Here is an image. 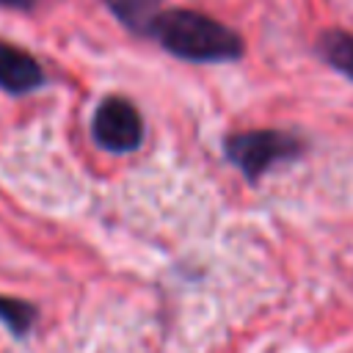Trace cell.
Here are the masks:
<instances>
[{
  "label": "cell",
  "instance_id": "6da1fadb",
  "mask_svg": "<svg viewBox=\"0 0 353 353\" xmlns=\"http://www.w3.org/2000/svg\"><path fill=\"white\" fill-rule=\"evenodd\" d=\"M152 36L176 58L212 63V61H234L243 55V41L226 25L188 8L160 11L152 25Z\"/></svg>",
  "mask_w": 353,
  "mask_h": 353
},
{
  "label": "cell",
  "instance_id": "7a4b0ae2",
  "mask_svg": "<svg viewBox=\"0 0 353 353\" xmlns=\"http://www.w3.org/2000/svg\"><path fill=\"white\" fill-rule=\"evenodd\" d=\"M226 160L243 171L248 182H256L270 165L295 160L303 154V141L281 130H245L223 141Z\"/></svg>",
  "mask_w": 353,
  "mask_h": 353
},
{
  "label": "cell",
  "instance_id": "3957f363",
  "mask_svg": "<svg viewBox=\"0 0 353 353\" xmlns=\"http://www.w3.org/2000/svg\"><path fill=\"white\" fill-rule=\"evenodd\" d=\"M94 141L113 154L135 152L143 141V119L138 108L124 97H108L99 102L91 121Z\"/></svg>",
  "mask_w": 353,
  "mask_h": 353
},
{
  "label": "cell",
  "instance_id": "277c9868",
  "mask_svg": "<svg viewBox=\"0 0 353 353\" xmlns=\"http://www.w3.org/2000/svg\"><path fill=\"white\" fill-rule=\"evenodd\" d=\"M44 83L39 61L17 44L0 41V88L8 94H28Z\"/></svg>",
  "mask_w": 353,
  "mask_h": 353
},
{
  "label": "cell",
  "instance_id": "5b68a950",
  "mask_svg": "<svg viewBox=\"0 0 353 353\" xmlns=\"http://www.w3.org/2000/svg\"><path fill=\"white\" fill-rule=\"evenodd\" d=\"M105 3L116 14V19L135 33H152V25L160 17V6H163V0H105Z\"/></svg>",
  "mask_w": 353,
  "mask_h": 353
},
{
  "label": "cell",
  "instance_id": "8992f818",
  "mask_svg": "<svg viewBox=\"0 0 353 353\" xmlns=\"http://www.w3.org/2000/svg\"><path fill=\"white\" fill-rule=\"evenodd\" d=\"M320 55L345 77L353 80V33L345 30H325L317 41Z\"/></svg>",
  "mask_w": 353,
  "mask_h": 353
},
{
  "label": "cell",
  "instance_id": "52a82bcc",
  "mask_svg": "<svg viewBox=\"0 0 353 353\" xmlns=\"http://www.w3.org/2000/svg\"><path fill=\"white\" fill-rule=\"evenodd\" d=\"M0 323L14 336H25L36 323V306L11 295H0Z\"/></svg>",
  "mask_w": 353,
  "mask_h": 353
},
{
  "label": "cell",
  "instance_id": "ba28073f",
  "mask_svg": "<svg viewBox=\"0 0 353 353\" xmlns=\"http://www.w3.org/2000/svg\"><path fill=\"white\" fill-rule=\"evenodd\" d=\"M39 0H0V6H6V8H19V11H28V8H33Z\"/></svg>",
  "mask_w": 353,
  "mask_h": 353
}]
</instances>
